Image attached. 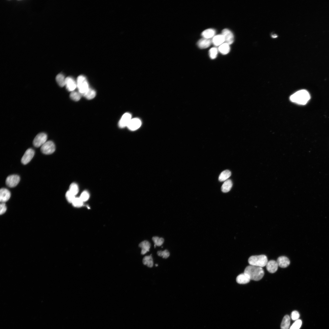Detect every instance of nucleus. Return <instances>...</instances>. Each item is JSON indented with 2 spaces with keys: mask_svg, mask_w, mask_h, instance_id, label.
Listing matches in <instances>:
<instances>
[{
  "mask_svg": "<svg viewBox=\"0 0 329 329\" xmlns=\"http://www.w3.org/2000/svg\"><path fill=\"white\" fill-rule=\"evenodd\" d=\"M20 180V178L19 176L12 175L7 177L6 179V183L8 187H13L17 185Z\"/></svg>",
  "mask_w": 329,
  "mask_h": 329,
  "instance_id": "0eeeda50",
  "label": "nucleus"
},
{
  "mask_svg": "<svg viewBox=\"0 0 329 329\" xmlns=\"http://www.w3.org/2000/svg\"><path fill=\"white\" fill-rule=\"evenodd\" d=\"M302 324V322L301 320H296L290 328V329H299Z\"/></svg>",
  "mask_w": 329,
  "mask_h": 329,
  "instance_id": "c9c22d12",
  "label": "nucleus"
},
{
  "mask_svg": "<svg viewBox=\"0 0 329 329\" xmlns=\"http://www.w3.org/2000/svg\"><path fill=\"white\" fill-rule=\"evenodd\" d=\"M250 279L244 273L238 275L236 278L237 282L240 284H246L249 283L250 281Z\"/></svg>",
  "mask_w": 329,
  "mask_h": 329,
  "instance_id": "aec40b11",
  "label": "nucleus"
},
{
  "mask_svg": "<svg viewBox=\"0 0 329 329\" xmlns=\"http://www.w3.org/2000/svg\"><path fill=\"white\" fill-rule=\"evenodd\" d=\"M89 197L90 195L89 192L87 190H85L82 193L80 198L83 202H84L88 201Z\"/></svg>",
  "mask_w": 329,
  "mask_h": 329,
  "instance_id": "f704fd0d",
  "label": "nucleus"
},
{
  "mask_svg": "<svg viewBox=\"0 0 329 329\" xmlns=\"http://www.w3.org/2000/svg\"><path fill=\"white\" fill-rule=\"evenodd\" d=\"M82 95V94L79 91H73L70 93V97L72 100L75 101H78L80 100Z\"/></svg>",
  "mask_w": 329,
  "mask_h": 329,
  "instance_id": "cd10ccee",
  "label": "nucleus"
},
{
  "mask_svg": "<svg viewBox=\"0 0 329 329\" xmlns=\"http://www.w3.org/2000/svg\"><path fill=\"white\" fill-rule=\"evenodd\" d=\"M212 40L210 39L202 38L198 42V46L201 49H204L208 47L211 44Z\"/></svg>",
  "mask_w": 329,
  "mask_h": 329,
  "instance_id": "2eb2a0df",
  "label": "nucleus"
},
{
  "mask_svg": "<svg viewBox=\"0 0 329 329\" xmlns=\"http://www.w3.org/2000/svg\"><path fill=\"white\" fill-rule=\"evenodd\" d=\"M248 262L250 265L262 268L266 266L268 261L266 256L261 255L251 256Z\"/></svg>",
  "mask_w": 329,
  "mask_h": 329,
  "instance_id": "7ed1b4c3",
  "label": "nucleus"
},
{
  "mask_svg": "<svg viewBox=\"0 0 329 329\" xmlns=\"http://www.w3.org/2000/svg\"><path fill=\"white\" fill-rule=\"evenodd\" d=\"M55 150V145L54 143L51 141H47L41 147V151L46 154H52L54 152Z\"/></svg>",
  "mask_w": 329,
  "mask_h": 329,
  "instance_id": "423d86ee",
  "label": "nucleus"
},
{
  "mask_svg": "<svg viewBox=\"0 0 329 329\" xmlns=\"http://www.w3.org/2000/svg\"><path fill=\"white\" fill-rule=\"evenodd\" d=\"M218 52L217 49L216 47H213L209 51V56L212 59H214L217 57Z\"/></svg>",
  "mask_w": 329,
  "mask_h": 329,
  "instance_id": "c756f323",
  "label": "nucleus"
},
{
  "mask_svg": "<svg viewBox=\"0 0 329 329\" xmlns=\"http://www.w3.org/2000/svg\"><path fill=\"white\" fill-rule=\"evenodd\" d=\"M218 49L220 52L223 55L227 54L230 51V47L229 45L225 43L220 46Z\"/></svg>",
  "mask_w": 329,
  "mask_h": 329,
  "instance_id": "a878e982",
  "label": "nucleus"
},
{
  "mask_svg": "<svg viewBox=\"0 0 329 329\" xmlns=\"http://www.w3.org/2000/svg\"><path fill=\"white\" fill-rule=\"evenodd\" d=\"M66 197L68 202L70 203H72L76 198L75 196L69 190L66 192Z\"/></svg>",
  "mask_w": 329,
  "mask_h": 329,
  "instance_id": "72a5a7b5",
  "label": "nucleus"
},
{
  "mask_svg": "<svg viewBox=\"0 0 329 329\" xmlns=\"http://www.w3.org/2000/svg\"><path fill=\"white\" fill-rule=\"evenodd\" d=\"M266 266L268 271L271 274L276 273L279 266L277 261L273 260L268 261Z\"/></svg>",
  "mask_w": 329,
  "mask_h": 329,
  "instance_id": "4468645a",
  "label": "nucleus"
},
{
  "mask_svg": "<svg viewBox=\"0 0 329 329\" xmlns=\"http://www.w3.org/2000/svg\"><path fill=\"white\" fill-rule=\"evenodd\" d=\"M96 93L95 90L92 88H89L88 90L84 94L83 96L88 100L94 98L96 96Z\"/></svg>",
  "mask_w": 329,
  "mask_h": 329,
  "instance_id": "393cba45",
  "label": "nucleus"
},
{
  "mask_svg": "<svg viewBox=\"0 0 329 329\" xmlns=\"http://www.w3.org/2000/svg\"><path fill=\"white\" fill-rule=\"evenodd\" d=\"M152 240L156 246H161L164 242V239L162 238H160L158 237H154L152 238Z\"/></svg>",
  "mask_w": 329,
  "mask_h": 329,
  "instance_id": "7c9ffc66",
  "label": "nucleus"
},
{
  "mask_svg": "<svg viewBox=\"0 0 329 329\" xmlns=\"http://www.w3.org/2000/svg\"><path fill=\"white\" fill-rule=\"evenodd\" d=\"M290 100L293 103L301 105H305L311 99V96L306 90L299 91L290 97Z\"/></svg>",
  "mask_w": 329,
  "mask_h": 329,
  "instance_id": "f03ea898",
  "label": "nucleus"
},
{
  "mask_svg": "<svg viewBox=\"0 0 329 329\" xmlns=\"http://www.w3.org/2000/svg\"><path fill=\"white\" fill-rule=\"evenodd\" d=\"M231 175V172L228 170H225L222 172L219 178V180L220 182L226 181L229 178Z\"/></svg>",
  "mask_w": 329,
  "mask_h": 329,
  "instance_id": "4be33fe9",
  "label": "nucleus"
},
{
  "mask_svg": "<svg viewBox=\"0 0 329 329\" xmlns=\"http://www.w3.org/2000/svg\"><path fill=\"white\" fill-rule=\"evenodd\" d=\"M84 202L79 198H75L72 203L73 205L76 207H80L83 205Z\"/></svg>",
  "mask_w": 329,
  "mask_h": 329,
  "instance_id": "2f4dec72",
  "label": "nucleus"
},
{
  "mask_svg": "<svg viewBox=\"0 0 329 329\" xmlns=\"http://www.w3.org/2000/svg\"><path fill=\"white\" fill-rule=\"evenodd\" d=\"M151 246L150 243L148 241H145L141 242L139 246L142 248L141 254L144 255L148 252Z\"/></svg>",
  "mask_w": 329,
  "mask_h": 329,
  "instance_id": "a211bd4d",
  "label": "nucleus"
},
{
  "mask_svg": "<svg viewBox=\"0 0 329 329\" xmlns=\"http://www.w3.org/2000/svg\"><path fill=\"white\" fill-rule=\"evenodd\" d=\"M244 274L250 280L256 281L261 280L265 274L264 270L262 268L252 265L246 267Z\"/></svg>",
  "mask_w": 329,
  "mask_h": 329,
  "instance_id": "f257e3e1",
  "label": "nucleus"
},
{
  "mask_svg": "<svg viewBox=\"0 0 329 329\" xmlns=\"http://www.w3.org/2000/svg\"><path fill=\"white\" fill-rule=\"evenodd\" d=\"M47 135L44 133H40L37 135L34 139L33 143L36 148L41 147L47 141Z\"/></svg>",
  "mask_w": 329,
  "mask_h": 329,
  "instance_id": "39448f33",
  "label": "nucleus"
},
{
  "mask_svg": "<svg viewBox=\"0 0 329 329\" xmlns=\"http://www.w3.org/2000/svg\"><path fill=\"white\" fill-rule=\"evenodd\" d=\"M69 190L75 196L79 192V190L78 185L75 183L71 184L70 186Z\"/></svg>",
  "mask_w": 329,
  "mask_h": 329,
  "instance_id": "c85d7f7f",
  "label": "nucleus"
},
{
  "mask_svg": "<svg viewBox=\"0 0 329 329\" xmlns=\"http://www.w3.org/2000/svg\"><path fill=\"white\" fill-rule=\"evenodd\" d=\"M65 86L69 91H74L77 87L76 82L71 77H67L66 78Z\"/></svg>",
  "mask_w": 329,
  "mask_h": 329,
  "instance_id": "9d476101",
  "label": "nucleus"
},
{
  "mask_svg": "<svg viewBox=\"0 0 329 329\" xmlns=\"http://www.w3.org/2000/svg\"><path fill=\"white\" fill-rule=\"evenodd\" d=\"M232 186H233V183L231 180H226L222 186V191L224 193H227L229 192L231 189Z\"/></svg>",
  "mask_w": 329,
  "mask_h": 329,
  "instance_id": "412c9836",
  "label": "nucleus"
},
{
  "mask_svg": "<svg viewBox=\"0 0 329 329\" xmlns=\"http://www.w3.org/2000/svg\"><path fill=\"white\" fill-rule=\"evenodd\" d=\"M7 209L6 204L2 203L0 205V214L2 215L5 213Z\"/></svg>",
  "mask_w": 329,
  "mask_h": 329,
  "instance_id": "e433bc0d",
  "label": "nucleus"
},
{
  "mask_svg": "<svg viewBox=\"0 0 329 329\" xmlns=\"http://www.w3.org/2000/svg\"><path fill=\"white\" fill-rule=\"evenodd\" d=\"M158 266V264H156V265H155V266H156V267H157V266Z\"/></svg>",
  "mask_w": 329,
  "mask_h": 329,
  "instance_id": "ea45409f",
  "label": "nucleus"
},
{
  "mask_svg": "<svg viewBox=\"0 0 329 329\" xmlns=\"http://www.w3.org/2000/svg\"><path fill=\"white\" fill-rule=\"evenodd\" d=\"M131 120V115L129 113H125L122 117L119 123V126L121 128L127 127Z\"/></svg>",
  "mask_w": 329,
  "mask_h": 329,
  "instance_id": "9b49d317",
  "label": "nucleus"
},
{
  "mask_svg": "<svg viewBox=\"0 0 329 329\" xmlns=\"http://www.w3.org/2000/svg\"><path fill=\"white\" fill-rule=\"evenodd\" d=\"M216 33V31L213 29H208L204 31L202 35L204 38L210 39L214 37Z\"/></svg>",
  "mask_w": 329,
  "mask_h": 329,
  "instance_id": "6ab92c4d",
  "label": "nucleus"
},
{
  "mask_svg": "<svg viewBox=\"0 0 329 329\" xmlns=\"http://www.w3.org/2000/svg\"><path fill=\"white\" fill-rule=\"evenodd\" d=\"M141 125V121L139 119L135 118L131 119L127 127L130 130L134 131L139 128Z\"/></svg>",
  "mask_w": 329,
  "mask_h": 329,
  "instance_id": "f8f14e48",
  "label": "nucleus"
},
{
  "mask_svg": "<svg viewBox=\"0 0 329 329\" xmlns=\"http://www.w3.org/2000/svg\"><path fill=\"white\" fill-rule=\"evenodd\" d=\"M66 78L64 75L62 73L58 74L56 77V80L59 85L61 87L65 86Z\"/></svg>",
  "mask_w": 329,
  "mask_h": 329,
  "instance_id": "b1692460",
  "label": "nucleus"
},
{
  "mask_svg": "<svg viewBox=\"0 0 329 329\" xmlns=\"http://www.w3.org/2000/svg\"><path fill=\"white\" fill-rule=\"evenodd\" d=\"M212 42L215 46H220L225 42L224 37L222 34L217 35L212 38Z\"/></svg>",
  "mask_w": 329,
  "mask_h": 329,
  "instance_id": "f3484780",
  "label": "nucleus"
},
{
  "mask_svg": "<svg viewBox=\"0 0 329 329\" xmlns=\"http://www.w3.org/2000/svg\"><path fill=\"white\" fill-rule=\"evenodd\" d=\"M76 83L79 91L82 95H83L90 88L87 79L83 75H80L77 77Z\"/></svg>",
  "mask_w": 329,
  "mask_h": 329,
  "instance_id": "20e7f679",
  "label": "nucleus"
},
{
  "mask_svg": "<svg viewBox=\"0 0 329 329\" xmlns=\"http://www.w3.org/2000/svg\"><path fill=\"white\" fill-rule=\"evenodd\" d=\"M222 34L224 37L225 43L229 45L233 43L234 40V35L230 30L227 29H224L222 31Z\"/></svg>",
  "mask_w": 329,
  "mask_h": 329,
  "instance_id": "1a4fd4ad",
  "label": "nucleus"
},
{
  "mask_svg": "<svg viewBox=\"0 0 329 329\" xmlns=\"http://www.w3.org/2000/svg\"><path fill=\"white\" fill-rule=\"evenodd\" d=\"M34 151L32 149L29 148L27 149L22 159V163L24 165L28 164L34 157Z\"/></svg>",
  "mask_w": 329,
  "mask_h": 329,
  "instance_id": "6e6552de",
  "label": "nucleus"
},
{
  "mask_svg": "<svg viewBox=\"0 0 329 329\" xmlns=\"http://www.w3.org/2000/svg\"><path fill=\"white\" fill-rule=\"evenodd\" d=\"M157 255L160 257H162L164 259H167L169 256L170 253L169 251L166 250L164 251H159L157 253Z\"/></svg>",
  "mask_w": 329,
  "mask_h": 329,
  "instance_id": "473e14b6",
  "label": "nucleus"
},
{
  "mask_svg": "<svg viewBox=\"0 0 329 329\" xmlns=\"http://www.w3.org/2000/svg\"><path fill=\"white\" fill-rule=\"evenodd\" d=\"M143 263L148 267H152L153 266V262L151 255L145 257L143 259Z\"/></svg>",
  "mask_w": 329,
  "mask_h": 329,
  "instance_id": "bb28decb",
  "label": "nucleus"
},
{
  "mask_svg": "<svg viewBox=\"0 0 329 329\" xmlns=\"http://www.w3.org/2000/svg\"><path fill=\"white\" fill-rule=\"evenodd\" d=\"M300 317V314L297 311H294L292 313L291 318L293 320H298Z\"/></svg>",
  "mask_w": 329,
  "mask_h": 329,
  "instance_id": "4c0bfd02",
  "label": "nucleus"
},
{
  "mask_svg": "<svg viewBox=\"0 0 329 329\" xmlns=\"http://www.w3.org/2000/svg\"><path fill=\"white\" fill-rule=\"evenodd\" d=\"M290 318L287 315L285 316L282 320L281 327V329H288L290 324Z\"/></svg>",
  "mask_w": 329,
  "mask_h": 329,
  "instance_id": "5701e85b",
  "label": "nucleus"
},
{
  "mask_svg": "<svg viewBox=\"0 0 329 329\" xmlns=\"http://www.w3.org/2000/svg\"><path fill=\"white\" fill-rule=\"evenodd\" d=\"M10 196V192L7 189L2 188L0 190V201L2 203L7 202Z\"/></svg>",
  "mask_w": 329,
  "mask_h": 329,
  "instance_id": "ddd939ff",
  "label": "nucleus"
},
{
  "mask_svg": "<svg viewBox=\"0 0 329 329\" xmlns=\"http://www.w3.org/2000/svg\"><path fill=\"white\" fill-rule=\"evenodd\" d=\"M272 37H273L275 38L277 37V36L276 35H273Z\"/></svg>",
  "mask_w": 329,
  "mask_h": 329,
  "instance_id": "58836bf2",
  "label": "nucleus"
},
{
  "mask_svg": "<svg viewBox=\"0 0 329 329\" xmlns=\"http://www.w3.org/2000/svg\"><path fill=\"white\" fill-rule=\"evenodd\" d=\"M277 262L279 266L282 268H286L288 267L290 264V261L289 259L284 256H280L278 258Z\"/></svg>",
  "mask_w": 329,
  "mask_h": 329,
  "instance_id": "dca6fc26",
  "label": "nucleus"
}]
</instances>
